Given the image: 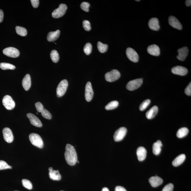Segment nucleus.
Wrapping results in <instances>:
<instances>
[{"mask_svg": "<svg viewBox=\"0 0 191 191\" xmlns=\"http://www.w3.org/2000/svg\"><path fill=\"white\" fill-rule=\"evenodd\" d=\"M65 156L66 162L70 166L75 165L78 161L77 154L76 149L71 144L66 145Z\"/></svg>", "mask_w": 191, "mask_h": 191, "instance_id": "1", "label": "nucleus"}, {"mask_svg": "<svg viewBox=\"0 0 191 191\" xmlns=\"http://www.w3.org/2000/svg\"><path fill=\"white\" fill-rule=\"evenodd\" d=\"M29 139L31 142L34 146L39 148H42L44 146V143L42 138L38 134L32 133L29 135Z\"/></svg>", "mask_w": 191, "mask_h": 191, "instance_id": "2", "label": "nucleus"}, {"mask_svg": "<svg viewBox=\"0 0 191 191\" xmlns=\"http://www.w3.org/2000/svg\"><path fill=\"white\" fill-rule=\"evenodd\" d=\"M68 85V82L67 80H62L60 83L57 89V97H61L65 95L66 91H67Z\"/></svg>", "mask_w": 191, "mask_h": 191, "instance_id": "3", "label": "nucleus"}, {"mask_svg": "<svg viewBox=\"0 0 191 191\" xmlns=\"http://www.w3.org/2000/svg\"><path fill=\"white\" fill-rule=\"evenodd\" d=\"M120 76L121 74L118 70H113L111 72L107 73L105 74V78L107 82H112L118 79Z\"/></svg>", "mask_w": 191, "mask_h": 191, "instance_id": "4", "label": "nucleus"}, {"mask_svg": "<svg viewBox=\"0 0 191 191\" xmlns=\"http://www.w3.org/2000/svg\"><path fill=\"white\" fill-rule=\"evenodd\" d=\"M67 9V6L65 4H60L59 8L54 10L52 16L53 18H56L61 17L65 14Z\"/></svg>", "mask_w": 191, "mask_h": 191, "instance_id": "5", "label": "nucleus"}, {"mask_svg": "<svg viewBox=\"0 0 191 191\" xmlns=\"http://www.w3.org/2000/svg\"><path fill=\"white\" fill-rule=\"evenodd\" d=\"M143 83V80L141 78L130 81L126 85V88L128 90L133 91L138 89Z\"/></svg>", "mask_w": 191, "mask_h": 191, "instance_id": "6", "label": "nucleus"}, {"mask_svg": "<svg viewBox=\"0 0 191 191\" xmlns=\"http://www.w3.org/2000/svg\"><path fill=\"white\" fill-rule=\"evenodd\" d=\"M2 103L4 106L8 110H12L15 107V102L9 95H6L3 97Z\"/></svg>", "mask_w": 191, "mask_h": 191, "instance_id": "7", "label": "nucleus"}, {"mask_svg": "<svg viewBox=\"0 0 191 191\" xmlns=\"http://www.w3.org/2000/svg\"><path fill=\"white\" fill-rule=\"evenodd\" d=\"M127 130L125 127H121L118 129L115 132L114 135V140L116 142L121 141L126 136Z\"/></svg>", "mask_w": 191, "mask_h": 191, "instance_id": "8", "label": "nucleus"}, {"mask_svg": "<svg viewBox=\"0 0 191 191\" xmlns=\"http://www.w3.org/2000/svg\"><path fill=\"white\" fill-rule=\"evenodd\" d=\"M3 53L8 57L12 58L18 57L20 55L19 50L14 47L6 48L3 50Z\"/></svg>", "mask_w": 191, "mask_h": 191, "instance_id": "9", "label": "nucleus"}, {"mask_svg": "<svg viewBox=\"0 0 191 191\" xmlns=\"http://www.w3.org/2000/svg\"><path fill=\"white\" fill-rule=\"evenodd\" d=\"M126 54L127 57L131 61L133 62H138L139 60V55L134 49L131 47H128L126 49Z\"/></svg>", "mask_w": 191, "mask_h": 191, "instance_id": "10", "label": "nucleus"}, {"mask_svg": "<svg viewBox=\"0 0 191 191\" xmlns=\"http://www.w3.org/2000/svg\"><path fill=\"white\" fill-rule=\"evenodd\" d=\"M93 96V91L92 85L90 82L87 83L85 89V98L88 102L92 100Z\"/></svg>", "mask_w": 191, "mask_h": 191, "instance_id": "11", "label": "nucleus"}, {"mask_svg": "<svg viewBox=\"0 0 191 191\" xmlns=\"http://www.w3.org/2000/svg\"><path fill=\"white\" fill-rule=\"evenodd\" d=\"M3 134L4 140L8 143H11L14 140L13 134L11 129L8 128H5L3 130Z\"/></svg>", "mask_w": 191, "mask_h": 191, "instance_id": "12", "label": "nucleus"}, {"mask_svg": "<svg viewBox=\"0 0 191 191\" xmlns=\"http://www.w3.org/2000/svg\"><path fill=\"white\" fill-rule=\"evenodd\" d=\"M27 116L30 119L31 123L32 125L39 128H41L42 126V124L40 120L34 114L28 113L27 114Z\"/></svg>", "mask_w": 191, "mask_h": 191, "instance_id": "13", "label": "nucleus"}, {"mask_svg": "<svg viewBox=\"0 0 191 191\" xmlns=\"http://www.w3.org/2000/svg\"><path fill=\"white\" fill-rule=\"evenodd\" d=\"M171 72L172 73L181 76H185L188 72L186 68L181 66H176L172 68Z\"/></svg>", "mask_w": 191, "mask_h": 191, "instance_id": "14", "label": "nucleus"}, {"mask_svg": "<svg viewBox=\"0 0 191 191\" xmlns=\"http://www.w3.org/2000/svg\"><path fill=\"white\" fill-rule=\"evenodd\" d=\"M169 23L170 26L178 30H181L182 25L177 18L173 16H170L169 18Z\"/></svg>", "mask_w": 191, "mask_h": 191, "instance_id": "15", "label": "nucleus"}, {"mask_svg": "<svg viewBox=\"0 0 191 191\" xmlns=\"http://www.w3.org/2000/svg\"><path fill=\"white\" fill-rule=\"evenodd\" d=\"M178 55L177 56V59L180 61H184L188 55L189 50L188 48L185 47L178 49L177 50Z\"/></svg>", "mask_w": 191, "mask_h": 191, "instance_id": "16", "label": "nucleus"}, {"mask_svg": "<svg viewBox=\"0 0 191 191\" xmlns=\"http://www.w3.org/2000/svg\"><path fill=\"white\" fill-rule=\"evenodd\" d=\"M147 51L151 55L158 56L160 54V49L157 45L155 44L149 45L147 48Z\"/></svg>", "mask_w": 191, "mask_h": 191, "instance_id": "17", "label": "nucleus"}, {"mask_svg": "<svg viewBox=\"0 0 191 191\" xmlns=\"http://www.w3.org/2000/svg\"><path fill=\"white\" fill-rule=\"evenodd\" d=\"M148 26L149 28L154 31H158L160 28L159 20L157 18H151L149 20Z\"/></svg>", "mask_w": 191, "mask_h": 191, "instance_id": "18", "label": "nucleus"}, {"mask_svg": "<svg viewBox=\"0 0 191 191\" xmlns=\"http://www.w3.org/2000/svg\"><path fill=\"white\" fill-rule=\"evenodd\" d=\"M147 151L146 148L143 147H139L137 150V155L138 160L140 161H143L146 159Z\"/></svg>", "mask_w": 191, "mask_h": 191, "instance_id": "19", "label": "nucleus"}, {"mask_svg": "<svg viewBox=\"0 0 191 191\" xmlns=\"http://www.w3.org/2000/svg\"><path fill=\"white\" fill-rule=\"evenodd\" d=\"M149 182L151 186L153 187H157L162 184L163 180L162 178L158 176H153L151 177L149 180Z\"/></svg>", "mask_w": 191, "mask_h": 191, "instance_id": "20", "label": "nucleus"}, {"mask_svg": "<svg viewBox=\"0 0 191 191\" xmlns=\"http://www.w3.org/2000/svg\"><path fill=\"white\" fill-rule=\"evenodd\" d=\"M22 85L24 90L28 91L31 86V82L30 74H27L24 77L22 80Z\"/></svg>", "mask_w": 191, "mask_h": 191, "instance_id": "21", "label": "nucleus"}, {"mask_svg": "<svg viewBox=\"0 0 191 191\" xmlns=\"http://www.w3.org/2000/svg\"><path fill=\"white\" fill-rule=\"evenodd\" d=\"M158 111V108L157 106H154L149 110L146 113V116L147 119H151L154 118Z\"/></svg>", "mask_w": 191, "mask_h": 191, "instance_id": "22", "label": "nucleus"}, {"mask_svg": "<svg viewBox=\"0 0 191 191\" xmlns=\"http://www.w3.org/2000/svg\"><path fill=\"white\" fill-rule=\"evenodd\" d=\"M60 34V31L57 30L55 32H50L47 36V40L50 42L54 41L57 40L59 38Z\"/></svg>", "mask_w": 191, "mask_h": 191, "instance_id": "23", "label": "nucleus"}, {"mask_svg": "<svg viewBox=\"0 0 191 191\" xmlns=\"http://www.w3.org/2000/svg\"><path fill=\"white\" fill-rule=\"evenodd\" d=\"M163 144L160 140H158L156 142L154 143L153 146V152L155 155H158L160 154L161 147Z\"/></svg>", "mask_w": 191, "mask_h": 191, "instance_id": "24", "label": "nucleus"}, {"mask_svg": "<svg viewBox=\"0 0 191 191\" xmlns=\"http://www.w3.org/2000/svg\"><path fill=\"white\" fill-rule=\"evenodd\" d=\"M186 155L184 154L178 155L172 161V164L174 167H177L179 166L184 162L186 159Z\"/></svg>", "mask_w": 191, "mask_h": 191, "instance_id": "25", "label": "nucleus"}, {"mask_svg": "<svg viewBox=\"0 0 191 191\" xmlns=\"http://www.w3.org/2000/svg\"><path fill=\"white\" fill-rule=\"evenodd\" d=\"M50 178L54 180H60L61 179V176L59 170H53L49 171Z\"/></svg>", "mask_w": 191, "mask_h": 191, "instance_id": "26", "label": "nucleus"}, {"mask_svg": "<svg viewBox=\"0 0 191 191\" xmlns=\"http://www.w3.org/2000/svg\"><path fill=\"white\" fill-rule=\"evenodd\" d=\"M189 130L188 128H182L178 130L176 135L178 138H182L186 136Z\"/></svg>", "mask_w": 191, "mask_h": 191, "instance_id": "27", "label": "nucleus"}, {"mask_svg": "<svg viewBox=\"0 0 191 191\" xmlns=\"http://www.w3.org/2000/svg\"><path fill=\"white\" fill-rule=\"evenodd\" d=\"M119 105V102L117 101H113L108 104L105 106V109L107 110H112L116 108Z\"/></svg>", "mask_w": 191, "mask_h": 191, "instance_id": "28", "label": "nucleus"}, {"mask_svg": "<svg viewBox=\"0 0 191 191\" xmlns=\"http://www.w3.org/2000/svg\"><path fill=\"white\" fill-rule=\"evenodd\" d=\"M16 31L17 34L20 36H25L28 34L26 29L22 27L16 26Z\"/></svg>", "mask_w": 191, "mask_h": 191, "instance_id": "29", "label": "nucleus"}, {"mask_svg": "<svg viewBox=\"0 0 191 191\" xmlns=\"http://www.w3.org/2000/svg\"><path fill=\"white\" fill-rule=\"evenodd\" d=\"M97 46L98 50L100 53H103L107 51L108 48V45L107 44H103L100 41H99Z\"/></svg>", "mask_w": 191, "mask_h": 191, "instance_id": "30", "label": "nucleus"}, {"mask_svg": "<svg viewBox=\"0 0 191 191\" xmlns=\"http://www.w3.org/2000/svg\"><path fill=\"white\" fill-rule=\"evenodd\" d=\"M50 57L52 61L54 63H57L59 60V56L58 52L56 50L51 51L50 53Z\"/></svg>", "mask_w": 191, "mask_h": 191, "instance_id": "31", "label": "nucleus"}, {"mask_svg": "<svg viewBox=\"0 0 191 191\" xmlns=\"http://www.w3.org/2000/svg\"><path fill=\"white\" fill-rule=\"evenodd\" d=\"M0 68L3 70H11L15 69V67L11 64L7 63H1L0 64Z\"/></svg>", "mask_w": 191, "mask_h": 191, "instance_id": "32", "label": "nucleus"}, {"mask_svg": "<svg viewBox=\"0 0 191 191\" xmlns=\"http://www.w3.org/2000/svg\"><path fill=\"white\" fill-rule=\"evenodd\" d=\"M92 50V46L90 43H87L85 45L84 48V51L85 53L87 55H90Z\"/></svg>", "mask_w": 191, "mask_h": 191, "instance_id": "33", "label": "nucleus"}, {"mask_svg": "<svg viewBox=\"0 0 191 191\" xmlns=\"http://www.w3.org/2000/svg\"><path fill=\"white\" fill-rule=\"evenodd\" d=\"M151 103V100L150 99H147L146 100L144 101L140 105V109L141 111H143L144 110L146 109V108L148 107V106L150 105Z\"/></svg>", "mask_w": 191, "mask_h": 191, "instance_id": "34", "label": "nucleus"}, {"mask_svg": "<svg viewBox=\"0 0 191 191\" xmlns=\"http://www.w3.org/2000/svg\"><path fill=\"white\" fill-rule=\"evenodd\" d=\"M23 186L29 190H31L32 188V185L31 182L28 180L23 179L22 180Z\"/></svg>", "mask_w": 191, "mask_h": 191, "instance_id": "35", "label": "nucleus"}, {"mask_svg": "<svg viewBox=\"0 0 191 191\" xmlns=\"http://www.w3.org/2000/svg\"><path fill=\"white\" fill-rule=\"evenodd\" d=\"M12 167L8 164L5 161L0 160V170L11 169Z\"/></svg>", "mask_w": 191, "mask_h": 191, "instance_id": "36", "label": "nucleus"}, {"mask_svg": "<svg viewBox=\"0 0 191 191\" xmlns=\"http://www.w3.org/2000/svg\"><path fill=\"white\" fill-rule=\"evenodd\" d=\"M41 115L43 117L47 119H51L52 118L51 114L47 110L44 109L41 112Z\"/></svg>", "mask_w": 191, "mask_h": 191, "instance_id": "37", "label": "nucleus"}, {"mask_svg": "<svg viewBox=\"0 0 191 191\" xmlns=\"http://www.w3.org/2000/svg\"><path fill=\"white\" fill-rule=\"evenodd\" d=\"M90 6V4L86 2H83L81 4L80 7L81 9L85 11L88 12L89 11V7Z\"/></svg>", "mask_w": 191, "mask_h": 191, "instance_id": "38", "label": "nucleus"}, {"mask_svg": "<svg viewBox=\"0 0 191 191\" xmlns=\"http://www.w3.org/2000/svg\"><path fill=\"white\" fill-rule=\"evenodd\" d=\"M83 27L85 29V30L89 31L91 30V27L90 23V22L87 20H84L83 22Z\"/></svg>", "mask_w": 191, "mask_h": 191, "instance_id": "39", "label": "nucleus"}, {"mask_svg": "<svg viewBox=\"0 0 191 191\" xmlns=\"http://www.w3.org/2000/svg\"><path fill=\"white\" fill-rule=\"evenodd\" d=\"M35 106L37 111L39 113H41L44 109L43 105L40 102H38L35 104Z\"/></svg>", "mask_w": 191, "mask_h": 191, "instance_id": "40", "label": "nucleus"}, {"mask_svg": "<svg viewBox=\"0 0 191 191\" xmlns=\"http://www.w3.org/2000/svg\"><path fill=\"white\" fill-rule=\"evenodd\" d=\"M174 186L172 183H169L166 185L163 189L162 191H173Z\"/></svg>", "mask_w": 191, "mask_h": 191, "instance_id": "41", "label": "nucleus"}, {"mask_svg": "<svg viewBox=\"0 0 191 191\" xmlns=\"http://www.w3.org/2000/svg\"><path fill=\"white\" fill-rule=\"evenodd\" d=\"M185 93L188 96H190L191 95V83L188 85L185 90Z\"/></svg>", "mask_w": 191, "mask_h": 191, "instance_id": "42", "label": "nucleus"}, {"mask_svg": "<svg viewBox=\"0 0 191 191\" xmlns=\"http://www.w3.org/2000/svg\"><path fill=\"white\" fill-rule=\"evenodd\" d=\"M31 2L33 7L35 8L38 7L39 2V0H31Z\"/></svg>", "mask_w": 191, "mask_h": 191, "instance_id": "43", "label": "nucleus"}, {"mask_svg": "<svg viewBox=\"0 0 191 191\" xmlns=\"http://www.w3.org/2000/svg\"><path fill=\"white\" fill-rule=\"evenodd\" d=\"M115 191H127V190L123 187L118 186L116 187Z\"/></svg>", "mask_w": 191, "mask_h": 191, "instance_id": "44", "label": "nucleus"}, {"mask_svg": "<svg viewBox=\"0 0 191 191\" xmlns=\"http://www.w3.org/2000/svg\"><path fill=\"white\" fill-rule=\"evenodd\" d=\"M4 18V13L2 10H0V23L3 21Z\"/></svg>", "mask_w": 191, "mask_h": 191, "instance_id": "45", "label": "nucleus"}, {"mask_svg": "<svg viewBox=\"0 0 191 191\" xmlns=\"http://www.w3.org/2000/svg\"><path fill=\"white\" fill-rule=\"evenodd\" d=\"M186 5L187 7H190L191 5V0H187V1H186Z\"/></svg>", "mask_w": 191, "mask_h": 191, "instance_id": "46", "label": "nucleus"}, {"mask_svg": "<svg viewBox=\"0 0 191 191\" xmlns=\"http://www.w3.org/2000/svg\"><path fill=\"white\" fill-rule=\"evenodd\" d=\"M102 191H109V190L108 188L105 187L103 188Z\"/></svg>", "mask_w": 191, "mask_h": 191, "instance_id": "47", "label": "nucleus"}, {"mask_svg": "<svg viewBox=\"0 0 191 191\" xmlns=\"http://www.w3.org/2000/svg\"><path fill=\"white\" fill-rule=\"evenodd\" d=\"M49 171H53V168L52 167H50L49 168Z\"/></svg>", "mask_w": 191, "mask_h": 191, "instance_id": "48", "label": "nucleus"}, {"mask_svg": "<svg viewBox=\"0 0 191 191\" xmlns=\"http://www.w3.org/2000/svg\"><path fill=\"white\" fill-rule=\"evenodd\" d=\"M137 2H140V0H136V1Z\"/></svg>", "mask_w": 191, "mask_h": 191, "instance_id": "49", "label": "nucleus"}, {"mask_svg": "<svg viewBox=\"0 0 191 191\" xmlns=\"http://www.w3.org/2000/svg\"></svg>", "mask_w": 191, "mask_h": 191, "instance_id": "50", "label": "nucleus"}, {"mask_svg": "<svg viewBox=\"0 0 191 191\" xmlns=\"http://www.w3.org/2000/svg\"></svg>", "mask_w": 191, "mask_h": 191, "instance_id": "51", "label": "nucleus"}]
</instances>
